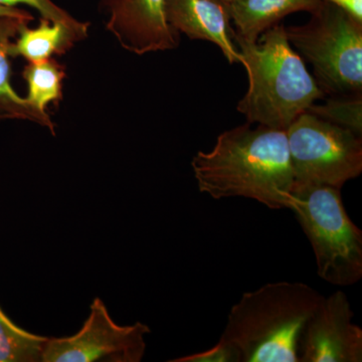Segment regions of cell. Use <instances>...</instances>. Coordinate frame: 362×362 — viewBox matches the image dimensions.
Returning <instances> with one entry per match:
<instances>
[{"instance_id": "cell-11", "label": "cell", "mask_w": 362, "mask_h": 362, "mask_svg": "<svg viewBox=\"0 0 362 362\" xmlns=\"http://www.w3.org/2000/svg\"><path fill=\"white\" fill-rule=\"evenodd\" d=\"M33 21V18L0 16V121H30L56 135V128L49 114L35 108L11 85V45L21 26Z\"/></svg>"}, {"instance_id": "cell-9", "label": "cell", "mask_w": 362, "mask_h": 362, "mask_svg": "<svg viewBox=\"0 0 362 362\" xmlns=\"http://www.w3.org/2000/svg\"><path fill=\"white\" fill-rule=\"evenodd\" d=\"M165 0H104L109 14L106 28L126 51L142 56L175 49L180 33L168 21Z\"/></svg>"}, {"instance_id": "cell-14", "label": "cell", "mask_w": 362, "mask_h": 362, "mask_svg": "<svg viewBox=\"0 0 362 362\" xmlns=\"http://www.w3.org/2000/svg\"><path fill=\"white\" fill-rule=\"evenodd\" d=\"M28 83V103L37 110L47 112V105H58L63 99L65 66L52 58L40 62H28L23 71Z\"/></svg>"}, {"instance_id": "cell-18", "label": "cell", "mask_w": 362, "mask_h": 362, "mask_svg": "<svg viewBox=\"0 0 362 362\" xmlns=\"http://www.w3.org/2000/svg\"><path fill=\"white\" fill-rule=\"evenodd\" d=\"M173 362H242L239 350L230 343L218 340V342L206 351L192 356L173 359Z\"/></svg>"}, {"instance_id": "cell-5", "label": "cell", "mask_w": 362, "mask_h": 362, "mask_svg": "<svg viewBox=\"0 0 362 362\" xmlns=\"http://www.w3.org/2000/svg\"><path fill=\"white\" fill-rule=\"evenodd\" d=\"M293 195L291 211L310 242L319 277L340 287L356 284L362 278V232L347 214L341 189L309 187Z\"/></svg>"}, {"instance_id": "cell-20", "label": "cell", "mask_w": 362, "mask_h": 362, "mask_svg": "<svg viewBox=\"0 0 362 362\" xmlns=\"http://www.w3.org/2000/svg\"><path fill=\"white\" fill-rule=\"evenodd\" d=\"M0 16H14V18H33V14L21 7L0 6Z\"/></svg>"}, {"instance_id": "cell-6", "label": "cell", "mask_w": 362, "mask_h": 362, "mask_svg": "<svg viewBox=\"0 0 362 362\" xmlns=\"http://www.w3.org/2000/svg\"><path fill=\"white\" fill-rule=\"evenodd\" d=\"M294 190L341 189L362 173L361 136L304 112L286 129Z\"/></svg>"}, {"instance_id": "cell-12", "label": "cell", "mask_w": 362, "mask_h": 362, "mask_svg": "<svg viewBox=\"0 0 362 362\" xmlns=\"http://www.w3.org/2000/svg\"><path fill=\"white\" fill-rule=\"evenodd\" d=\"M321 0H230L226 2L235 32L242 39L256 42L262 35L288 14L314 13Z\"/></svg>"}, {"instance_id": "cell-16", "label": "cell", "mask_w": 362, "mask_h": 362, "mask_svg": "<svg viewBox=\"0 0 362 362\" xmlns=\"http://www.w3.org/2000/svg\"><path fill=\"white\" fill-rule=\"evenodd\" d=\"M306 112L322 120L362 134V99L361 95L332 98L322 105H311Z\"/></svg>"}, {"instance_id": "cell-21", "label": "cell", "mask_w": 362, "mask_h": 362, "mask_svg": "<svg viewBox=\"0 0 362 362\" xmlns=\"http://www.w3.org/2000/svg\"><path fill=\"white\" fill-rule=\"evenodd\" d=\"M223 1L228 2V1H230V0H223Z\"/></svg>"}, {"instance_id": "cell-13", "label": "cell", "mask_w": 362, "mask_h": 362, "mask_svg": "<svg viewBox=\"0 0 362 362\" xmlns=\"http://www.w3.org/2000/svg\"><path fill=\"white\" fill-rule=\"evenodd\" d=\"M78 42V37L65 26L40 18L37 28L21 26L11 45V58L21 57L28 62L45 61L54 54H66Z\"/></svg>"}, {"instance_id": "cell-1", "label": "cell", "mask_w": 362, "mask_h": 362, "mask_svg": "<svg viewBox=\"0 0 362 362\" xmlns=\"http://www.w3.org/2000/svg\"><path fill=\"white\" fill-rule=\"evenodd\" d=\"M197 187L214 199L245 197L271 209H291L294 176L286 130L247 123L218 136L192 160Z\"/></svg>"}, {"instance_id": "cell-4", "label": "cell", "mask_w": 362, "mask_h": 362, "mask_svg": "<svg viewBox=\"0 0 362 362\" xmlns=\"http://www.w3.org/2000/svg\"><path fill=\"white\" fill-rule=\"evenodd\" d=\"M285 33L293 49L313 66L314 78L324 94H361L362 23L322 1L308 23L288 26Z\"/></svg>"}, {"instance_id": "cell-17", "label": "cell", "mask_w": 362, "mask_h": 362, "mask_svg": "<svg viewBox=\"0 0 362 362\" xmlns=\"http://www.w3.org/2000/svg\"><path fill=\"white\" fill-rule=\"evenodd\" d=\"M20 6L32 7L40 14V18H47L57 25L65 26L78 37L80 42L84 40L89 35V23H82L76 20L65 9L57 6L52 0H0V6L18 7Z\"/></svg>"}, {"instance_id": "cell-8", "label": "cell", "mask_w": 362, "mask_h": 362, "mask_svg": "<svg viewBox=\"0 0 362 362\" xmlns=\"http://www.w3.org/2000/svg\"><path fill=\"white\" fill-rule=\"evenodd\" d=\"M342 291L324 297L305 324L299 342V362H361L362 330Z\"/></svg>"}, {"instance_id": "cell-2", "label": "cell", "mask_w": 362, "mask_h": 362, "mask_svg": "<svg viewBox=\"0 0 362 362\" xmlns=\"http://www.w3.org/2000/svg\"><path fill=\"white\" fill-rule=\"evenodd\" d=\"M233 39L249 78V89L237 105L247 123L286 130L324 96L303 59L290 45L284 25L272 26L256 42L242 39L235 32Z\"/></svg>"}, {"instance_id": "cell-19", "label": "cell", "mask_w": 362, "mask_h": 362, "mask_svg": "<svg viewBox=\"0 0 362 362\" xmlns=\"http://www.w3.org/2000/svg\"><path fill=\"white\" fill-rule=\"evenodd\" d=\"M322 1L328 2L337 8L341 9L352 18L362 23V0H322Z\"/></svg>"}, {"instance_id": "cell-7", "label": "cell", "mask_w": 362, "mask_h": 362, "mask_svg": "<svg viewBox=\"0 0 362 362\" xmlns=\"http://www.w3.org/2000/svg\"><path fill=\"white\" fill-rule=\"evenodd\" d=\"M146 324L121 326L114 322L100 298L93 301L81 330L70 337L45 343L42 362H139L146 350Z\"/></svg>"}, {"instance_id": "cell-10", "label": "cell", "mask_w": 362, "mask_h": 362, "mask_svg": "<svg viewBox=\"0 0 362 362\" xmlns=\"http://www.w3.org/2000/svg\"><path fill=\"white\" fill-rule=\"evenodd\" d=\"M164 11L169 25L190 40H202L218 45L230 64L244 66L233 45L235 30L226 2L223 0H165Z\"/></svg>"}, {"instance_id": "cell-15", "label": "cell", "mask_w": 362, "mask_h": 362, "mask_svg": "<svg viewBox=\"0 0 362 362\" xmlns=\"http://www.w3.org/2000/svg\"><path fill=\"white\" fill-rule=\"evenodd\" d=\"M47 339L18 327L0 308V362L42 361Z\"/></svg>"}, {"instance_id": "cell-3", "label": "cell", "mask_w": 362, "mask_h": 362, "mask_svg": "<svg viewBox=\"0 0 362 362\" xmlns=\"http://www.w3.org/2000/svg\"><path fill=\"white\" fill-rule=\"evenodd\" d=\"M323 298L310 286L286 281L244 293L220 339L239 350L242 362H299L300 335Z\"/></svg>"}]
</instances>
